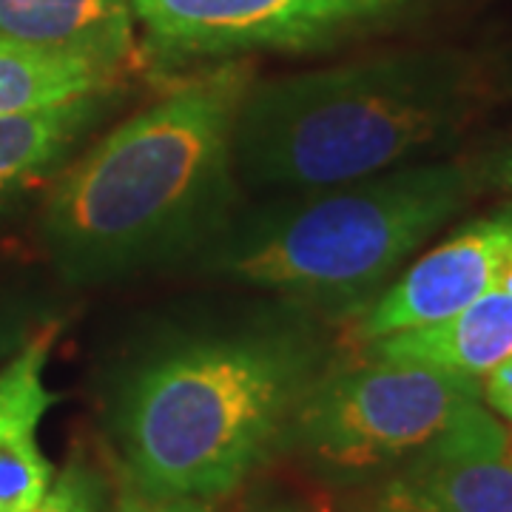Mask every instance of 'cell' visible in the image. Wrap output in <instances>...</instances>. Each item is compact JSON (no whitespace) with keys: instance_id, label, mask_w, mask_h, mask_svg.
Masks as SVG:
<instances>
[{"instance_id":"obj_16","label":"cell","mask_w":512,"mask_h":512,"mask_svg":"<svg viewBox=\"0 0 512 512\" xmlns=\"http://www.w3.org/2000/svg\"><path fill=\"white\" fill-rule=\"evenodd\" d=\"M473 165H476V174L481 180L484 194L495 191V194H504L512 202V134L504 143L490 148L487 154L476 157Z\"/></svg>"},{"instance_id":"obj_19","label":"cell","mask_w":512,"mask_h":512,"mask_svg":"<svg viewBox=\"0 0 512 512\" xmlns=\"http://www.w3.org/2000/svg\"><path fill=\"white\" fill-rule=\"evenodd\" d=\"M111 512H114V510H111Z\"/></svg>"},{"instance_id":"obj_5","label":"cell","mask_w":512,"mask_h":512,"mask_svg":"<svg viewBox=\"0 0 512 512\" xmlns=\"http://www.w3.org/2000/svg\"><path fill=\"white\" fill-rule=\"evenodd\" d=\"M473 402H481L478 379L362 350L356 362L330 359L313 379L279 456L328 487L359 490L436 439Z\"/></svg>"},{"instance_id":"obj_13","label":"cell","mask_w":512,"mask_h":512,"mask_svg":"<svg viewBox=\"0 0 512 512\" xmlns=\"http://www.w3.org/2000/svg\"><path fill=\"white\" fill-rule=\"evenodd\" d=\"M120 77L123 69L109 60L0 37V117L117 89Z\"/></svg>"},{"instance_id":"obj_18","label":"cell","mask_w":512,"mask_h":512,"mask_svg":"<svg viewBox=\"0 0 512 512\" xmlns=\"http://www.w3.org/2000/svg\"><path fill=\"white\" fill-rule=\"evenodd\" d=\"M237 512H330L325 504H316L308 498H299V495H259L245 501Z\"/></svg>"},{"instance_id":"obj_15","label":"cell","mask_w":512,"mask_h":512,"mask_svg":"<svg viewBox=\"0 0 512 512\" xmlns=\"http://www.w3.org/2000/svg\"><path fill=\"white\" fill-rule=\"evenodd\" d=\"M114 512H217V501L185 495H151L123 481V487H117Z\"/></svg>"},{"instance_id":"obj_12","label":"cell","mask_w":512,"mask_h":512,"mask_svg":"<svg viewBox=\"0 0 512 512\" xmlns=\"http://www.w3.org/2000/svg\"><path fill=\"white\" fill-rule=\"evenodd\" d=\"M0 37L100 57L126 69L137 49L134 0H0Z\"/></svg>"},{"instance_id":"obj_3","label":"cell","mask_w":512,"mask_h":512,"mask_svg":"<svg viewBox=\"0 0 512 512\" xmlns=\"http://www.w3.org/2000/svg\"><path fill=\"white\" fill-rule=\"evenodd\" d=\"M504 94V74L461 49L254 80L234 123L237 180L256 197L293 194L433 160Z\"/></svg>"},{"instance_id":"obj_7","label":"cell","mask_w":512,"mask_h":512,"mask_svg":"<svg viewBox=\"0 0 512 512\" xmlns=\"http://www.w3.org/2000/svg\"><path fill=\"white\" fill-rule=\"evenodd\" d=\"M353 512H512V427L484 402L356 490Z\"/></svg>"},{"instance_id":"obj_14","label":"cell","mask_w":512,"mask_h":512,"mask_svg":"<svg viewBox=\"0 0 512 512\" xmlns=\"http://www.w3.org/2000/svg\"><path fill=\"white\" fill-rule=\"evenodd\" d=\"M49 322H57L52 293L29 274L0 265V365Z\"/></svg>"},{"instance_id":"obj_6","label":"cell","mask_w":512,"mask_h":512,"mask_svg":"<svg viewBox=\"0 0 512 512\" xmlns=\"http://www.w3.org/2000/svg\"><path fill=\"white\" fill-rule=\"evenodd\" d=\"M439 0H134L160 63L311 55L419 18Z\"/></svg>"},{"instance_id":"obj_17","label":"cell","mask_w":512,"mask_h":512,"mask_svg":"<svg viewBox=\"0 0 512 512\" xmlns=\"http://www.w3.org/2000/svg\"><path fill=\"white\" fill-rule=\"evenodd\" d=\"M481 402L512 427V356L481 379Z\"/></svg>"},{"instance_id":"obj_8","label":"cell","mask_w":512,"mask_h":512,"mask_svg":"<svg viewBox=\"0 0 512 512\" xmlns=\"http://www.w3.org/2000/svg\"><path fill=\"white\" fill-rule=\"evenodd\" d=\"M512 274V202L461 225L402 274L353 319V342L427 328L453 316Z\"/></svg>"},{"instance_id":"obj_4","label":"cell","mask_w":512,"mask_h":512,"mask_svg":"<svg viewBox=\"0 0 512 512\" xmlns=\"http://www.w3.org/2000/svg\"><path fill=\"white\" fill-rule=\"evenodd\" d=\"M484 194L473 160H421L353 183L262 194L194 254L214 282L271 293L319 319H356Z\"/></svg>"},{"instance_id":"obj_11","label":"cell","mask_w":512,"mask_h":512,"mask_svg":"<svg viewBox=\"0 0 512 512\" xmlns=\"http://www.w3.org/2000/svg\"><path fill=\"white\" fill-rule=\"evenodd\" d=\"M362 350L481 382L512 356V293L495 288L436 325L384 336L362 345Z\"/></svg>"},{"instance_id":"obj_2","label":"cell","mask_w":512,"mask_h":512,"mask_svg":"<svg viewBox=\"0 0 512 512\" xmlns=\"http://www.w3.org/2000/svg\"><path fill=\"white\" fill-rule=\"evenodd\" d=\"M245 60L185 77L83 148L46 191L40 242L77 288L194 259L239 205L234 123Z\"/></svg>"},{"instance_id":"obj_9","label":"cell","mask_w":512,"mask_h":512,"mask_svg":"<svg viewBox=\"0 0 512 512\" xmlns=\"http://www.w3.org/2000/svg\"><path fill=\"white\" fill-rule=\"evenodd\" d=\"M57 333L60 319L43 325L0 365V512H29L55 478L40 450V424L57 402L46 384Z\"/></svg>"},{"instance_id":"obj_10","label":"cell","mask_w":512,"mask_h":512,"mask_svg":"<svg viewBox=\"0 0 512 512\" xmlns=\"http://www.w3.org/2000/svg\"><path fill=\"white\" fill-rule=\"evenodd\" d=\"M117 100L123 94L106 89L49 109L0 117V222L55 185L114 114Z\"/></svg>"},{"instance_id":"obj_1","label":"cell","mask_w":512,"mask_h":512,"mask_svg":"<svg viewBox=\"0 0 512 512\" xmlns=\"http://www.w3.org/2000/svg\"><path fill=\"white\" fill-rule=\"evenodd\" d=\"M316 313L279 302L177 322L114 370L106 424L123 481L222 501L282 453L285 427L330 365Z\"/></svg>"}]
</instances>
